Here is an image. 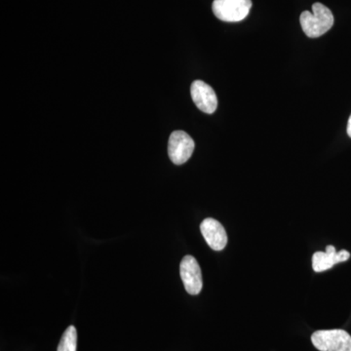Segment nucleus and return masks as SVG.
Wrapping results in <instances>:
<instances>
[{"label": "nucleus", "instance_id": "nucleus-1", "mask_svg": "<svg viewBox=\"0 0 351 351\" xmlns=\"http://www.w3.org/2000/svg\"><path fill=\"white\" fill-rule=\"evenodd\" d=\"M334 16L327 6L322 3H314L313 13L304 11L300 17L302 31L308 38H320L334 25Z\"/></svg>", "mask_w": 351, "mask_h": 351}, {"label": "nucleus", "instance_id": "nucleus-2", "mask_svg": "<svg viewBox=\"0 0 351 351\" xmlns=\"http://www.w3.org/2000/svg\"><path fill=\"white\" fill-rule=\"evenodd\" d=\"M311 341L319 351H351V336L345 330H319L313 332Z\"/></svg>", "mask_w": 351, "mask_h": 351}, {"label": "nucleus", "instance_id": "nucleus-3", "mask_svg": "<svg viewBox=\"0 0 351 351\" xmlns=\"http://www.w3.org/2000/svg\"><path fill=\"white\" fill-rule=\"evenodd\" d=\"M252 0H214V15L223 22L235 23L243 21L249 15Z\"/></svg>", "mask_w": 351, "mask_h": 351}, {"label": "nucleus", "instance_id": "nucleus-4", "mask_svg": "<svg viewBox=\"0 0 351 351\" xmlns=\"http://www.w3.org/2000/svg\"><path fill=\"white\" fill-rule=\"evenodd\" d=\"M195 144L193 138L184 131H174L168 143V154L176 165H182L193 156Z\"/></svg>", "mask_w": 351, "mask_h": 351}, {"label": "nucleus", "instance_id": "nucleus-5", "mask_svg": "<svg viewBox=\"0 0 351 351\" xmlns=\"http://www.w3.org/2000/svg\"><path fill=\"white\" fill-rule=\"evenodd\" d=\"M180 274L184 289L189 295L199 294L203 287L202 274L199 263L193 256H186L180 265Z\"/></svg>", "mask_w": 351, "mask_h": 351}, {"label": "nucleus", "instance_id": "nucleus-6", "mask_svg": "<svg viewBox=\"0 0 351 351\" xmlns=\"http://www.w3.org/2000/svg\"><path fill=\"white\" fill-rule=\"evenodd\" d=\"M191 98L201 112L212 114L218 108V98L213 88L202 80H195L191 87Z\"/></svg>", "mask_w": 351, "mask_h": 351}, {"label": "nucleus", "instance_id": "nucleus-7", "mask_svg": "<svg viewBox=\"0 0 351 351\" xmlns=\"http://www.w3.org/2000/svg\"><path fill=\"white\" fill-rule=\"evenodd\" d=\"M201 233L210 248L221 251L228 244V234L219 221L212 218L205 219L200 225Z\"/></svg>", "mask_w": 351, "mask_h": 351}, {"label": "nucleus", "instance_id": "nucleus-8", "mask_svg": "<svg viewBox=\"0 0 351 351\" xmlns=\"http://www.w3.org/2000/svg\"><path fill=\"white\" fill-rule=\"evenodd\" d=\"M350 254L346 250L337 252L332 245L326 247L325 252H316L313 257V269L315 272L326 271L335 265L350 260Z\"/></svg>", "mask_w": 351, "mask_h": 351}, {"label": "nucleus", "instance_id": "nucleus-9", "mask_svg": "<svg viewBox=\"0 0 351 351\" xmlns=\"http://www.w3.org/2000/svg\"><path fill=\"white\" fill-rule=\"evenodd\" d=\"M77 346V332L75 326L66 328L58 346L57 351H76Z\"/></svg>", "mask_w": 351, "mask_h": 351}, {"label": "nucleus", "instance_id": "nucleus-10", "mask_svg": "<svg viewBox=\"0 0 351 351\" xmlns=\"http://www.w3.org/2000/svg\"><path fill=\"white\" fill-rule=\"evenodd\" d=\"M348 136H350V137L351 138V115L348 122Z\"/></svg>", "mask_w": 351, "mask_h": 351}]
</instances>
